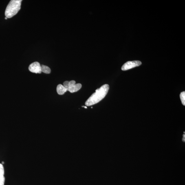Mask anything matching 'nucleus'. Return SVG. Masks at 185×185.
<instances>
[{
	"mask_svg": "<svg viewBox=\"0 0 185 185\" xmlns=\"http://www.w3.org/2000/svg\"><path fill=\"white\" fill-rule=\"evenodd\" d=\"M41 66L38 62H34L29 66V69L31 72L35 74H41L42 72Z\"/></svg>",
	"mask_w": 185,
	"mask_h": 185,
	"instance_id": "39448f33",
	"label": "nucleus"
},
{
	"mask_svg": "<svg viewBox=\"0 0 185 185\" xmlns=\"http://www.w3.org/2000/svg\"><path fill=\"white\" fill-rule=\"evenodd\" d=\"M4 169L2 164H0V179L4 177Z\"/></svg>",
	"mask_w": 185,
	"mask_h": 185,
	"instance_id": "6e6552de",
	"label": "nucleus"
},
{
	"mask_svg": "<svg viewBox=\"0 0 185 185\" xmlns=\"http://www.w3.org/2000/svg\"><path fill=\"white\" fill-rule=\"evenodd\" d=\"M41 71L46 74H49L51 72V70L47 66L42 65L41 67Z\"/></svg>",
	"mask_w": 185,
	"mask_h": 185,
	"instance_id": "0eeeda50",
	"label": "nucleus"
},
{
	"mask_svg": "<svg viewBox=\"0 0 185 185\" xmlns=\"http://www.w3.org/2000/svg\"><path fill=\"white\" fill-rule=\"evenodd\" d=\"M22 0H12L6 7L5 15L7 18H11L16 15L21 8Z\"/></svg>",
	"mask_w": 185,
	"mask_h": 185,
	"instance_id": "f03ea898",
	"label": "nucleus"
},
{
	"mask_svg": "<svg viewBox=\"0 0 185 185\" xmlns=\"http://www.w3.org/2000/svg\"><path fill=\"white\" fill-rule=\"evenodd\" d=\"M57 91L58 94L62 95L65 94L67 91V90L63 85L59 84L57 87Z\"/></svg>",
	"mask_w": 185,
	"mask_h": 185,
	"instance_id": "423d86ee",
	"label": "nucleus"
},
{
	"mask_svg": "<svg viewBox=\"0 0 185 185\" xmlns=\"http://www.w3.org/2000/svg\"><path fill=\"white\" fill-rule=\"evenodd\" d=\"M82 107H83L84 108H85V109H87V107H86V106H82Z\"/></svg>",
	"mask_w": 185,
	"mask_h": 185,
	"instance_id": "9b49d317",
	"label": "nucleus"
},
{
	"mask_svg": "<svg viewBox=\"0 0 185 185\" xmlns=\"http://www.w3.org/2000/svg\"><path fill=\"white\" fill-rule=\"evenodd\" d=\"M180 99L182 104L184 106L185 105V92L183 91L180 94Z\"/></svg>",
	"mask_w": 185,
	"mask_h": 185,
	"instance_id": "1a4fd4ad",
	"label": "nucleus"
},
{
	"mask_svg": "<svg viewBox=\"0 0 185 185\" xmlns=\"http://www.w3.org/2000/svg\"><path fill=\"white\" fill-rule=\"evenodd\" d=\"M81 87V84H76V81H75L72 80L69 82L68 87L67 91H69L71 93H74L79 91Z\"/></svg>",
	"mask_w": 185,
	"mask_h": 185,
	"instance_id": "20e7f679",
	"label": "nucleus"
},
{
	"mask_svg": "<svg viewBox=\"0 0 185 185\" xmlns=\"http://www.w3.org/2000/svg\"><path fill=\"white\" fill-rule=\"evenodd\" d=\"M5 19H6H6H7V18H6V17H5Z\"/></svg>",
	"mask_w": 185,
	"mask_h": 185,
	"instance_id": "f8f14e48",
	"label": "nucleus"
},
{
	"mask_svg": "<svg viewBox=\"0 0 185 185\" xmlns=\"http://www.w3.org/2000/svg\"><path fill=\"white\" fill-rule=\"evenodd\" d=\"M109 89V85L105 84L102 86L100 88L97 89L95 92L86 102V106H92L99 102L105 98L107 94Z\"/></svg>",
	"mask_w": 185,
	"mask_h": 185,
	"instance_id": "f257e3e1",
	"label": "nucleus"
},
{
	"mask_svg": "<svg viewBox=\"0 0 185 185\" xmlns=\"http://www.w3.org/2000/svg\"><path fill=\"white\" fill-rule=\"evenodd\" d=\"M5 181V177L3 178L0 179V185H4Z\"/></svg>",
	"mask_w": 185,
	"mask_h": 185,
	"instance_id": "9d476101",
	"label": "nucleus"
},
{
	"mask_svg": "<svg viewBox=\"0 0 185 185\" xmlns=\"http://www.w3.org/2000/svg\"><path fill=\"white\" fill-rule=\"evenodd\" d=\"M141 64V62L139 61H128L123 65L122 69L123 71L127 70L135 67L139 66Z\"/></svg>",
	"mask_w": 185,
	"mask_h": 185,
	"instance_id": "7ed1b4c3",
	"label": "nucleus"
}]
</instances>
